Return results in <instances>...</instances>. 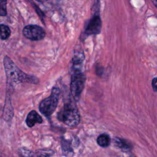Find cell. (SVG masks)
I'll use <instances>...</instances> for the list:
<instances>
[{
  "label": "cell",
  "instance_id": "2",
  "mask_svg": "<svg viewBox=\"0 0 157 157\" xmlns=\"http://www.w3.org/2000/svg\"><path fill=\"white\" fill-rule=\"evenodd\" d=\"M57 117L59 121L71 127L77 126L80 121V116L77 105L72 100L64 104L63 107L58 112Z\"/></svg>",
  "mask_w": 157,
  "mask_h": 157
},
{
  "label": "cell",
  "instance_id": "12",
  "mask_svg": "<svg viewBox=\"0 0 157 157\" xmlns=\"http://www.w3.org/2000/svg\"><path fill=\"white\" fill-rule=\"evenodd\" d=\"M10 35V29L6 25H1V39L2 40H6L9 38Z\"/></svg>",
  "mask_w": 157,
  "mask_h": 157
},
{
  "label": "cell",
  "instance_id": "9",
  "mask_svg": "<svg viewBox=\"0 0 157 157\" xmlns=\"http://www.w3.org/2000/svg\"><path fill=\"white\" fill-rule=\"evenodd\" d=\"M54 153V151L50 149L39 150L35 152L29 151L25 157H50Z\"/></svg>",
  "mask_w": 157,
  "mask_h": 157
},
{
  "label": "cell",
  "instance_id": "10",
  "mask_svg": "<svg viewBox=\"0 0 157 157\" xmlns=\"http://www.w3.org/2000/svg\"><path fill=\"white\" fill-rule=\"evenodd\" d=\"M61 144L63 155L67 157L72 156L74 155V151L70 143L67 140L63 139L61 141Z\"/></svg>",
  "mask_w": 157,
  "mask_h": 157
},
{
  "label": "cell",
  "instance_id": "3",
  "mask_svg": "<svg viewBox=\"0 0 157 157\" xmlns=\"http://www.w3.org/2000/svg\"><path fill=\"white\" fill-rule=\"evenodd\" d=\"M86 77L82 69H73L71 74V92L74 99L78 101L80 99V95L83 90Z\"/></svg>",
  "mask_w": 157,
  "mask_h": 157
},
{
  "label": "cell",
  "instance_id": "5",
  "mask_svg": "<svg viewBox=\"0 0 157 157\" xmlns=\"http://www.w3.org/2000/svg\"><path fill=\"white\" fill-rule=\"evenodd\" d=\"M23 36L31 40H40L45 36V32L44 29L39 25H28L23 29Z\"/></svg>",
  "mask_w": 157,
  "mask_h": 157
},
{
  "label": "cell",
  "instance_id": "14",
  "mask_svg": "<svg viewBox=\"0 0 157 157\" xmlns=\"http://www.w3.org/2000/svg\"><path fill=\"white\" fill-rule=\"evenodd\" d=\"M152 86L155 91H157V78H153L152 80Z\"/></svg>",
  "mask_w": 157,
  "mask_h": 157
},
{
  "label": "cell",
  "instance_id": "8",
  "mask_svg": "<svg viewBox=\"0 0 157 157\" xmlns=\"http://www.w3.org/2000/svg\"><path fill=\"white\" fill-rule=\"evenodd\" d=\"M113 142L118 148L123 151H129L132 148V144L129 141L122 138L116 137L113 139Z\"/></svg>",
  "mask_w": 157,
  "mask_h": 157
},
{
  "label": "cell",
  "instance_id": "6",
  "mask_svg": "<svg viewBox=\"0 0 157 157\" xmlns=\"http://www.w3.org/2000/svg\"><path fill=\"white\" fill-rule=\"evenodd\" d=\"M102 28V21L99 15V12H94V15L88 21L85 28L84 34L90 36L93 34H98L101 32Z\"/></svg>",
  "mask_w": 157,
  "mask_h": 157
},
{
  "label": "cell",
  "instance_id": "1",
  "mask_svg": "<svg viewBox=\"0 0 157 157\" xmlns=\"http://www.w3.org/2000/svg\"><path fill=\"white\" fill-rule=\"evenodd\" d=\"M4 70L7 77V90L13 89L15 85L19 83L27 82L33 84L39 83L37 77L32 75H28L21 71L8 56H6L3 59Z\"/></svg>",
  "mask_w": 157,
  "mask_h": 157
},
{
  "label": "cell",
  "instance_id": "13",
  "mask_svg": "<svg viewBox=\"0 0 157 157\" xmlns=\"http://www.w3.org/2000/svg\"><path fill=\"white\" fill-rule=\"evenodd\" d=\"M6 4L7 2L5 1H1L0 5V15L1 16H6L7 15V9H6Z\"/></svg>",
  "mask_w": 157,
  "mask_h": 157
},
{
  "label": "cell",
  "instance_id": "7",
  "mask_svg": "<svg viewBox=\"0 0 157 157\" xmlns=\"http://www.w3.org/2000/svg\"><path fill=\"white\" fill-rule=\"evenodd\" d=\"M25 121L26 125L28 127L31 128L34 126L36 123H42V118L36 111L32 110L28 114Z\"/></svg>",
  "mask_w": 157,
  "mask_h": 157
},
{
  "label": "cell",
  "instance_id": "11",
  "mask_svg": "<svg viewBox=\"0 0 157 157\" xmlns=\"http://www.w3.org/2000/svg\"><path fill=\"white\" fill-rule=\"evenodd\" d=\"M97 143L100 147H107L110 144V138L107 134H101L97 138Z\"/></svg>",
  "mask_w": 157,
  "mask_h": 157
},
{
  "label": "cell",
  "instance_id": "15",
  "mask_svg": "<svg viewBox=\"0 0 157 157\" xmlns=\"http://www.w3.org/2000/svg\"><path fill=\"white\" fill-rule=\"evenodd\" d=\"M152 3L154 4V6L157 8V1L156 0H153Z\"/></svg>",
  "mask_w": 157,
  "mask_h": 157
},
{
  "label": "cell",
  "instance_id": "4",
  "mask_svg": "<svg viewBox=\"0 0 157 157\" xmlns=\"http://www.w3.org/2000/svg\"><path fill=\"white\" fill-rule=\"evenodd\" d=\"M59 93V88L54 87L50 96L41 101L39 105V109L42 115L48 117L53 113L58 105Z\"/></svg>",
  "mask_w": 157,
  "mask_h": 157
}]
</instances>
